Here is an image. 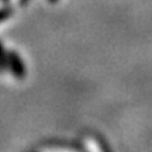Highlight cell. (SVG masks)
Returning <instances> with one entry per match:
<instances>
[{
  "mask_svg": "<svg viewBox=\"0 0 152 152\" xmlns=\"http://www.w3.org/2000/svg\"><path fill=\"white\" fill-rule=\"evenodd\" d=\"M10 16H11V10H10V9H1V10H0V23L6 21V20H7Z\"/></svg>",
  "mask_w": 152,
  "mask_h": 152,
  "instance_id": "cell-3",
  "label": "cell"
},
{
  "mask_svg": "<svg viewBox=\"0 0 152 152\" xmlns=\"http://www.w3.org/2000/svg\"><path fill=\"white\" fill-rule=\"evenodd\" d=\"M49 1H56V0H49Z\"/></svg>",
  "mask_w": 152,
  "mask_h": 152,
  "instance_id": "cell-4",
  "label": "cell"
},
{
  "mask_svg": "<svg viewBox=\"0 0 152 152\" xmlns=\"http://www.w3.org/2000/svg\"><path fill=\"white\" fill-rule=\"evenodd\" d=\"M7 66L11 69L13 75L18 77V79H23L26 76V68H24V64L21 62L20 56L16 54V52H10L7 55Z\"/></svg>",
  "mask_w": 152,
  "mask_h": 152,
  "instance_id": "cell-1",
  "label": "cell"
},
{
  "mask_svg": "<svg viewBox=\"0 0 152 152\" xmlns=\"http://www.w3.org/2000/svg\"><path fill=\"white\" fill-rule=\"evenodd\" d=\"M7 66V55L4 54V48L0 42V71H4Z\"/></svg>",
  "mask_w": 152,
  "mask_h": 152,
  "instance_id": "cell-2",
  "label": "cell"
}]
</instances>
